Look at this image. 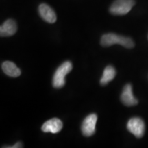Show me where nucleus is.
<instances>
[{"mask_svg":"<svg viewBox=\"0 0 148 148\" xmlns=\"http://www.w3.org/2000/svg\"><path fill=\"white\" fill-rule=\"evenodd\" d=\"M1 67H2L3 71L8 76L16 77L21 75L20 69L12 62L5 61V62H3Z\"/></svg>","mask_w":148,"mask_h":148,"instance_id":"obj_10","label":"nucleus"},{"mask_svg":"<svg viewBox=\"0 0 148 148\" xmlns=\"http://www.w3.org/2000/svg\"><path fill=\"white\" fill-rule=\"evenodd\" d=\"M134 4V0H116L111 5L110 12L114 15H124L128 13Z\"/></svg>","mask_w":148,"mask_h":148,"instance_id":"obj_3","label":"nucleus"},{"mask_svg":"<svg viewBox=\"0 0 148 148\" xmlns=\"http://www.w3.org/2000/svg\"><path fill=\"white\" fill-rule=\"evenodd\" d=\"M38 12L42 19L48 23H53L56 21L57 18L55 12L50 6L45 3H42L39 5Z\"/></svg>","mask_w":148,"mask_h":148,"instance_id":"obj_8","label":"nucleus"},{"mask_svg":"<svg viewBox=\"0 0 148 148\" xmlns=\"http://www.w3.org/2000/svg\"><path fill=\"white\" fill-rule=\"evenodd\" d=\"M114 44H119L126 48H132L134 46L133 40L128 37H125L112 33L104 34L101 37V45L103 47H109Z\"/></svg>","mask_w":148,"mask_h":148,"instance_id":"obj_1","label":"nucleus"},{"mask_svg":"<svg viewBox=\"0 0 148 148\" xmlns=\"http://www.w3.org/2000/svg\"><path fill=\"white\" fill-rule=\"evenodd\" d=\"M16 30V22L12 19H8L0 27V35L1 36H10L15 34Z\"/></svg>","mask_w":148,"mask_h":148,"instance_id":"obj_9","label":"nucleus"},{"mask_svg":"<svg viewBox=\"0 0 148 148\" xmlns=\"http://www.w3.org/2000/svg\"><path fill=\"white\" fill-rule=\"evenodd\" d=\"M63 123L58 118H53L43 123L41 127L42 132H51L53 134L58 133L62 130Z\"/></svg>","mask_w":148,"mask_h":148,"instance_id":"obj_7","label":"nucleus"},{"mask_svg":"<svg viewBox=\"0 0 148 148\" xmlns=\"http://www.w3.org/2000/svg\"><path fill=\"white\" fill-rule=\"evenodd\" d=\"M97 121V116L95 114H91L86 116L82 122V132L85 136H90L95 132V125Z\"/></svg>","mask_w":148,"mask_h":148,"instance_id":"obj_5","label":"nucleus"},{"mask_svg":"<svg viewBox=\"0 0 148 148\" xmlns=\"http://www.w3.org/2000/svg\"><path fill=\"white\" fill-rule=\"evenodd\" d=\"M72 69L71 62L66 61L62 63L56 71L53 77V87L59 88L64 86L65 84V76Z\"/></svg>","mask_w":148,"mask_h":148,"instance_id":"obj_2","label":"nucleus"},{"mask_svg":"<svg viewBox=\"0 0 148 148\" xmlns=\"http://www.w3.org/2000/svg\"><path fill=\"white\" fill-rule=\"evenodd\" d=\"M127 128L136 137L141 138L145 130L144 121L139 117H133L127 122Z\"/></svg>","mask_w":148,"mask_h":148,"instance_id":"obj_4","label":"nucleus"},{"mask_svg":"<svg viewBox=\"0 0 148 148\" xmlns=\"http://www.w3.org/2000/svg\"><path fill=\"white\" fill-rule=\"evenodd\" d=\"M116 71L114 68L112 66H108L105 68L103 72V75L100 79L101 85H106L109 82L112 81L115 77Z\"/></svg>","mask_w":148,"mask_h":148,"instance_id":"obj_11","label":"nucleus"},{"mask_svg":"<svg viewBox=\"0 0 148 148\" xmlns=\"http://www.w3.org/2000/svg\"><path fill=\"white\" fill-rule=\"evenodd\" d=\"M9 147V148H20V147H23V145L21 142H17L15 145L12 146V147Z\"/></svg>","mask_w":148,"mask_h":148,"instance_id":"obj_12","label":"nucleus"},{"mask_svg":"<svg viewBox=\"0 0 148 148\" xmlns=\"http://www.w3.org/2000/svg\"><path fill=\"white\" fill-rule=\"evenodd\" d=\"M121 100L122 103L127 106H132L137 104L138 100L132 93V85L127 84L124 86L121 95Z\"/></svg>","mask_w":148,"mask_h":148,"instance_id":"obj_6","label":"nucleus"}]
</instances>
